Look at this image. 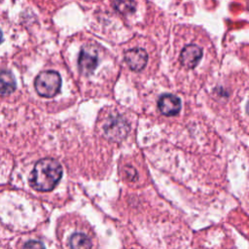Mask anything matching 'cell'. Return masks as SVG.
I'll list each match as a JSON object with an SVG mask.
<instances>
[{
	"instance_id": "6da1fadb",
	"label": "cell",
	"mask_w": 249,
	"mask_h": 249,
	"mask_svg": "<svg viewBox=\"0 0 249 249\" xmlns=\"http://www.w3.org/2000/svg\"><path fill=\"white\" fill-rule=\"evenodd\" d=\"M62 176L60 163L53 159H43L36 162L29 177L30 186L39 192H50Z\"/></svg>"
},
{
	"instance_id": "7a4b0ae2",
	"label": "cell",
	"mask_w": 249,
	"mask_h": 249,
	"mask_svg": "<svg viewBox=\"0 0 249 249\" xmlns=\"http://www.w3.org/2000/svg\"><path fill=\"white\" fill-rule=\"evenodd\" d=\"M34 87L39 95L47 98L53 97L61 87L60 75L53 70L43 71L36 77Z\"/></svg>"
},
{
	"instance_id": "3957f363",
	"label": "cell",
	"mask_w": 249,
	"mask_h": 249,
	"mask_svg": "<svg viewBox=\"0 0 249 249\" xmlns=\"http://www.w3.org/2000/svg\"><path fill=\"white\" fill-rule=\"evenodd\" d=\"M129 127L125 120L121 116H114L110 118L104 125L106 136L112 141H121L128 133Z\"/></svg>"
},
{
	"instance_id": "277c9868",
	"label": "cell",
	"mask_w": 249,
	"mask_h": 249,
	"mask_svg": "<svg viewBox=\"0 0 249 249\" xmlns=\"http://www.w3.org/2000/svg\"><path fill=\"white\" fill-rule=\"evenodd\" d=\"M98 63L97 52L91 47H84L79 54L78 65L80 71L85 75L91 74Z\"/></svg>"
},
{
	"instance_id": "5b68a950",
	"label": "cell",
	"mask_w": 249,
	"mask_h": 249,
	"mask_svg": "<svg viewBox=\"0 0 249 249\" xmlns=\"http://www.w3.org/2000/svg\"><path fill=\"white\" fill-rule=\"evenodd\" d=\"M124 61L133 71H141L147 64L148 54L143 49H131L124 53Z\"/></svg>"
},
{
	"instance_id": "8992f818",
	"label": "cell",
	"mask_w": 249,
	"mask_h": 249,
	"mask_svg": "<svg viewBox=\"0 0 249 249\" xmlns=\"http://www.w3.org/2000/svg\"><path fill=\"white\" fill-rule=\"evenodd\" d=\"M201 56L202 51L197 45H187L180 53V62L183 66L192 69L197 65Z\"/></svg>"
},
{
	"instance_id": "52a82bcc",
	"label": "cell",
	"mask_w": 249,
	"mask_h": 249,
	"mask_svg": "<svg viewBox=\"0 0 249 249\" xmlns=\"http://www.w3.org/2000/svg\"><path fill=\"white\" fill-rule=\"evenodd\" d=\"M158 107L163 115L175 116L181 109V101L176 95L165 93L160 97L158 101Z\"/></svg>"
},
{
	"instance_id": "ba28073f",
	"label": "cell",
	"mask_w": 249,
	"mask_h": 249,
	"mask_svg": "<svg viewBox=\"0 0 249 249\" xmlns=\"http://www.w3.org/2000/svg\"><path fill=\"white\" fill-rule=\"evenodd\" d=\"M16 87L17 83L13 73L8 70L0 71V94H10L16 89Z\"/></svg>"
},
{
	"instance_id": "9c48e42d",
	"label": "cell",
	"mask_w": 249,
	"mask_h": 249,
	"mask_svg": "<svg viewBox=\"0 0 249 249\" xmlns=\"http://www.w3.org/2000/svg\"><path fill=\"white\" fill-rule=\"evenodd\" d=\"M69 245L70 249H90L92 241L86 233L76 232L71 235Z\"/></svg>"
},
{
	"instance_id": "30bf717a",
	"label": "cell",
	"mask_w": 249,
	"mask_h": 249,
	"mask_svg": "<svg viewBox=\"0 0 249 249\" xmlns=\"http://www.w3.org/2000/svg\"><path fill=\"white\" fill-rule=\"evenodd\" d=\"M114 7L119 13L129 15L135 11L136 5L134 0H115Z\"/></svg>"
},
{
	"instance_id": "8fae6325",
	"label": "cell",
	"mask_w": 249,
	"mask_h": 249,
	"mask_svg": "<svg viewBox=\"0 0 249 249\" xmlns=\"http://www.w3.org/2000/svg\"><path fill=\"white\" fill-rule=\"evenodd\" d=\"M23 249H46V248H45V245L41 241L29 240L24 244Z\"/></svg>"
},
{
	"instance_id": "7c38bea8",
	"label": "cell",
	"mask_w": 249,
	"mask_h": 249,
	"mask_svg": "<svg viewBox=\"0 0 249 249\" xmlns=\"http://www.w3.org/2000/svg\"><path fill=\"white\" fill-rule=\"evenodd\" d=\"M2 38H3V34H2V31L0 30V43H1V41H2Z\"/></svg>"
}]
</instances>
